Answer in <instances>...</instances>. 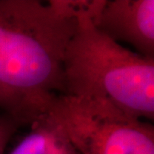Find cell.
<instances>
[{"label":"cell","mask_w":154,"mask_h":154,"mask_svg":"<svg viewBox=\"0 0 154 154\" xmlns=\"http://www.w3.org/2000/svg\"><path fill=\"white\" fill-rule=\"evenodd\" d=\"M76 11L77 0H0V108L20 125L48 114L64 94Z\"/></svg>","instance_id":"cell-1"},{"label":"cell","mask_w":154,"mask_h":154,"mask_svg":"<svg viewBox=\"0 0 154 154\" xmlns=\"http://www.w3.org/2000/svg\"><path fill=\"white\" fill-rule=\"evenodd\" d=\"M88 0H77V24L63 57L64 94L110 104L136 118L154 119V59L98 31Z\"/></svg>","instance_id":"cell-2"},{"label":"cell","mask_w":154,"mask_h":154,"mask_svg":"<svg viewBox=\"0 0 154 154\" xmlns=\"http://www.w3.org/2000/svg\"><path fill=\"white\" fill-rule=\"evenodd\" d=\"M48 114L79 154H154V126L110 104L56 98Z\"/></svg>","instance_id":"cell-3"},{"label":"cell","mask_w":154,"mask_h":154,"mask_svg":"<svg viewBox=\"0 0 154 154\" xmlns=\"http://www.w3.org/2000/svg\"><path fill=\"white\" fill-rule=\"evenodd\" d=\"M88 14L98 31L154 59V0H91Z\"/></svg>","instance_id":"cell-4"},{"label":"cell","mask_w":154,"mask_h":154,"mask_svg":"<svg viewBox=\"0 0 154 154\" xmlns=\"http://www.w3.org/2000/svg\"><path fill=\"white\" fill-rule=\"evenodd\" d=\"M8 154H79L49 114L30 125V132Z\"/></svg>","instance_id":"cell-5"},{"label":"cell","mask_w":154,"mask_h":154,"mask_svg":"<svg viewBox=\"0 0 154 154\" xmlns=\"http://www.w3.org/2000/svg\"><path fill=\"white\" fill-rule=\"evenodd\" d=\"M19 126V123L9 115H0V154H4L6 146Z\"/></svg>","instance_id":"cell-6"}]
</instances>
